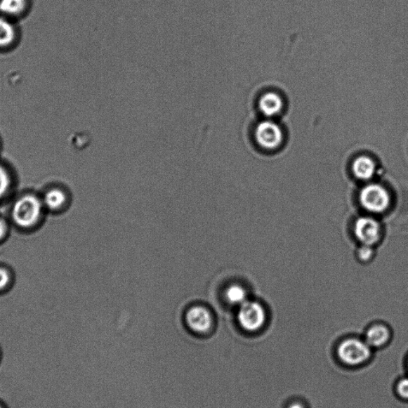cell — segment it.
Here are the masks:
<instances>
[{
    "label": "cell",
    "instance_id": "obj_1",
    "mask_svg": "<svg viewBox=\"0 0 408 408\" xmlns=\"http://www.w3.org/2000/svg\"><path fill=\"white\" fill-rule=\"evenodd\" d=\"M43 211V204L33 195L18 199L13 206V218L18 226L31 228L38 223Z\"/></svg>",
    "mask_w": 408,
    "mask_h": 408
},
{
    "label": "cell",
    "instance_id": "obj_2",
    "mask_svg": "<svg viewBox=\"0 0 408 408\" xmlns=\"http://www.w3.org/2000/svg\"><path fill=\"white\" fill-rule=\"evenodd\" d=\"M338 354L343 363L350 366L363 364L371 357V347L365 341L348 339L338 347Z\"/></svg>",
    "mask_w": 408,
    "mask_h": 408
},
{
    "label": "cell",
    "instance_id": "obj_3",
    "mask_svg": "<svg viewBox=\"0 0 408 408\" xmlns=\"http://www.w3.org/2000/svg\"><path fill=\"white\" fill-rule=\"evenodd\" d=\"M238 322L247 332H256L261 329L265 321L263 307L256 301H246L239 305Z\"/></svg>",
    "mask_w": 408,
    "mask_h": 408
},
{
    "label": "cell",
    "instance_id": "obj_4",
    "mask_svg": "<svg viewBox=\"0 0 408 408\" xmlns=\"http://www.w3.org/2000/svg\"><path fill=\"white\" fill-rule=\"evenodd\" d=\"M187 327L195 334L205 336L211 333L215 318L211 311L204 305H194L186 312Z\"/></svg>",
    "mask_w": 408,
    "mask_h": 408
},
{
    "label": "cell",
    "instance_id": "obj_5",
    "mask_svg": "<svg viewBox=\"0 0 408 408\" xmlns=\"http://www.w3.org/2000/svg\"><path fill=\"white\" fill-rule=\"evenodd\" d=\"M360 201L367 211L381 213L388 208L391 199L386 188L371 183L360 192Z\"/></svg>",
    "mask_w": 408,
    "mask_h": 408
},
{
    "label": "cell",
    "instance_id": "obj_6",
    "mask_svg": "<svg viewBox=\"0 0 408 408\" xmlns=\"http://www.w3.org/2000/svg\"><path fill=\"white\" fill-rule=\"evenodd\" d=\"M256 138L258 145L265 150H275L283 140L281 128L276 123L265 121L259 124L256 129Z\"/></svg>",
    "mask_w": 408,
    "mask_h": 408
},
{
    "label": "cell",
    "instance_id": "obj_7",
    "mask_svg": "<svg viewBox=\"0 0 408 408\" xmlns=\"http://www.w3.org/2000/svg\"><path fill=\"white\" fill-rule=\"evenodd\" d=\"M354 232L358 240L364 245H374L380 239V224L370 217L358 218L355 223Z\"/></svg>",
    "mask_w": 408,
    "mask_h": 408
},
{
    "label": "cell",
    "instance_id": "obj_8",
    "mask_svg": "<svg viewBox=\"0 0 408 408\" xmlns=\"http://www.w3.org/2000/svg\"><path fill=\"white\" fill-rule=\"evenodd\" d=\"M353 173L358 179L368 180L374 177L376 165L374 161L368 157H360L355 159L353 165Z\"/></svg>",
    "mask_w": 408,
    "mask_h": 408
},
{
    "label": "cell",
    "instance_id": "obj_9",
    "mask_svg": "<svg viewBox=\"0 0 408 408\" xmlns=\"http://www.w3.org/2000/svg\"><path fill=\"white\" fill-rule=\"evenodd\" d=\"M283 103L282 98L275 93H268L259 100V108L265 116L272 117L279 113L282 110Z\"/></svg>",
    "mask_w": 408,
    "mask_h": 408
},
{
    "label": "cell",
    "instance_id": "obj_10",
    "mask_svg": "<svg viewBox=\"0 0 408 408\" xmlns=\"http://www.w3.org/2000/svg\"><path fill=\"white\" fill-rule=\"evenodd\" d=\"M389 338V330L383 325L376 324L366 333L365 342L370 347L379 348L386 345Z\"/></svg>",
    "mask_w": 408,
    "mask_h": 408
},
{
    "label": "cell",
    "instance_id": "obj_11",
    "mask_svg": "<svg viewBox=\"0 0 408 408\" xmlns=\"http://www.w3.org/2000/svg\"><path fill=\"white\" fill-rule=\"evenodd\" d=\"M16 37L15 27L8 18L0 16V48L13 44Z\"/></svg>",
    "mask_w": 408,
    "mask_h": 408
},
{
    "label": "cell",
    "instance_id": "obj_12",
    "mask_svg": "<svg viewBox=\"0 0 408 408\" xmlns=\"http://www.w3.org/2000/svg\"><path fill=\"white\" fill-rule=\"evenodd\" d=\"M27 5V0H0V13L7 18L20 16L26 11Z\"/></svg>",
    "mask_w": 408,
    "mask_h": 408
},
{
    "label": "cell",
    "instance_id": "obj_13",
    "mask_svg": "<svg viewBox=\"0 0 408 408\" xmlns=\"http://www.w3.org/2000/svg\"><path fill=\"white\" fill-rule=\"evenodd\" d=\"M225 298L230 304L240 305L247 301L246 289L238 284H233L226 289Z\"/></svg>",
    "mask_w": 408,
    "mask_h": 408
},
{
    "label": "cell",
    "instance_id": "obj_14",
    "mask_svg": "<svg viewBox=\"0 0 408 408\" xmlns=\"http://www.w3.org/2000/svg\"><path fill=\"white\" fill-rule=\"evenodd\" d=\"M65 202H66V195L57 188L47 192L44 199V203L47 208L53 210L60 209Z\"/></svg>",
    "mask_w": 408,
    "mask_h": 408
},
{
    "label": "cell",
    "instance_id": "obj_15",
    "mask_svg": "<svg viewBox=\"0 0 408 408\" xmlns=\"http://www.w3.org/2000/svg\"><path fill=\"white\" fill-rule=\"evenodd\" d=\"M11 185L9 174L1 165H0V199L7 194Z\"/></svg>",
    "mask_w": 408,
    "mask_h": 408
},
{
    "label": "cell",
    "instance_id": "obj_16",
    "mask_svg": "<svg viewBox=\"0 0 408 408\" xmlns=\"http://www.w3.org/2000/svg\"><path fill=\"white\" fill-rule=\"evenodd\" d=\"M374 254V250L371 246L364 245L362 247L360 248L358 251V256L362 261H368Z\"/></svg>",
    "mask_w": 408,
    "mask_h": 408
},
{
    "label": "cell",
    "instance_id": "obj_17",
    "mask_svg": "<svg viewBox=\"0 0 408 408\" xmlns=\"http://www.w3.org/2000/svg\"><path fill=\"white\" fill-rule=\"evenodd\" d=\"M397 393L402 398L408 400V378L401 380L398 383Z\"/></svg>",
    "mask_w": 408,
    "mask_h": 408
},
{
    "label": "cell",
    "instance_id": "obj_18",
    "mask_svg": "<svg viewBox=\"0 0 408 408\" xmlns=\"http://www.w3.org/2000/svg\"><path fill=\"white\" fill-rule=\"evenodd\" d=\"M9 280L10 277L8 271L0 268V291L8 286Z\"/></svg>",
    "mask_w": 408,
    "mask_h": 408
},
{
    "label": "cell",
    "instance_id": "obj_19",
    "mask_svg": "<svg viewBox=\"0 0 408 408\" xmlns=\"http://www.w3.org/2000/svg\"><path fill=\"white\" fill-rule=\"evenodd\" d=\"M6 232H7V226H6L4 221L0 218V239L4 237Z\"/></svg>",
    "mask_w": 408,
    "mask_h": 408
},
{
    "label": "cell",
    "instance_id": "obj_20",
    "mask_svg": "<svg viewBox=\"0 0 408 408\" xmlns=\"http://www.w3.org/2000/svg\"><path fill=\"white\" fill-rule=\"evenodd\" d=\"M289 408H305L303 405L295 403L289 407Z\"/></svg>",
    "mask_w": 408,
    "mask_h": 408
},
{
    "label": "cell",
    "instance_id": "obj_21",
    "mask_svg": "<svg viewBox=\"0 0 408 408\" xmlns=\"http://www.w3.org/2000/svg\"><path fill=\"white\" fill-rule=\"evenodd\" d=\"M0 408H6L5 406L0 402Z\"/></svg>",
    "mask_w": 408,
    "mask_h": 408
}]
</instances>
